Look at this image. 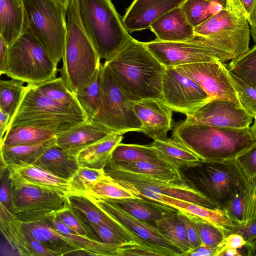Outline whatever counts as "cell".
Masks as SVG:
<instances>
[{
	"mask_svg": "<svg viewBox=\"0 0 256 256\" xmlns=\"http://www.w3.org/2000/svg\"><path fill=\"white\" fill-rule=\"evenodd\" d=\"M104 64L128 100H162L166 68L149 51L144 42L132 38L118 54Z\"/></svg>",
	"mask_w": 256,
	"mask_h": 256,
	"instance_id": "1",
	"label": "cell"
},
{
	"mask_svg": "<svg viewBox=\"0 0 256 256\" xmlns=\"http://www.w3.org/2000/svg\"><path fill=\"white\" fill-rule=\"evenodd\" d=\"M172 129V138L202 160L236 159L256 145L250 126L234 128L180 122L173 124Z\"/></svg>",
	"mask_w": 256,
	"mask_h": 256,
	"instance_id": "2",
	"label": "cell"
},
{
	"mask_svg": "<svg viewBox=\"0 0 256 256\" xmlns=\"http://www.w3.org/2000/svg\"><path fill=\"white\" fill-rule=\"evenodd\" d=\"M66 15L67 31L59 71L68 87L76 94L90 82L102 62L82 24L77 0H69Z\"/></svg>",
	"mask_w": 256,
	"mask_h": 256,
	"instance_id": "3",
	"label": "cell"
},
{
	"mask_svg": "<svg viewBox=\"0 0 256 256\" xmlns=\"http://www.w3.org/2000/svg\"><path fill=\"white\" fill-rule=\"evenodd\" d=\"M179 170L188 184L223 209L246 178L236 159L199 160L181 165Z\"/></svg>",
	"mask_w": 256,
	"mask_h": 256,
	"instance_id": "4",
	"label": "cell"
},
{
	"mask_svg": "<svg viewBox=\"0 0 256 256\" xmlns=\"http://www.w3.org/2000/svg\"><path fill=\"white\" fill-rule=\"evenodd\" d=\"M82 26L100 60H110L132 38L111 0H77Z\"/></svg>",
	"mask_w": 256,
	"mask_h": 256,
	"instance_id": "5",
	"label": "cell"
},
{
	"mask_svg": "<svg viewBox=\"0 0 256 256\" xmlns=\"http://www.w3.org/2000/svg\"><path fill=\"white\" fill-rule=\"evenodd\" d=\"M58 70V65L32 34L26 18L22 33L9 46L3 74L38 84L56 78Z\"/></svg>",
	"mask_w": 256,
	"mask_h": 256,
	"instance_id": "6",
	"label": "cell"
},
{
	"mask_svg": "<svg viewBox=\"0 0 256 256\" xmlns=\"http://www.w3.org/2000/svg\"><path fill=\"white\" fill-rule=\"evenodd\" d=\"M85 121L88 120L84 116L42 95L27 84L24 97L10 120L8 130L15 126H32L56 135Z\"/></svg>",
	"mask_w": 256,
	"mask_h": 256,
	"instance_id": "7",
	"label": "cell"
},
{
	"mask_svg": "<svg viewBox=\"0 0 256 256\" xmlns=\"http://www.w3.org/2000/svg\"><path fill=\"white\" fill-rule=\"evenodd\" d=\"M194 33L208 39L236 58L250 48L249 24L242 8L232 0H226V8L194 28Z\"/></svg>",
	"mask_w": 256,
	"mask_h": 256,
	"instance_id": "8",
	"label": "cell"
},
{
	"mask_svg": "<svg viewBox=\"0 0 256 256\" xmlns=\"http://www.w3.org/2000/svg\"><path fill=\"white\" fill-rule=\"evenodd\" d=\"M28 26L54 63L62 59L66 10L55 0H22Z\"/></svg>",
	"mask_w": 256,
	"mask_h": 256,
	"instance_id": "9",
	"label": "cell"
},
{
	"mask_svg": "<svg viewBox=\"0 0 256 256\" xmlns=\"http://www.w3.org/2000/svg\"><path fill=\"white\" fill-rule=\"evenodd\" d=\"M144 44L166 68L214 60L224 63L236 58L232 54L218 48L208 39L196 34L186 41L166 42L156 39L144 42Z\"/></svg>",
	"mask_w": 256,
	"mask_h": 256,
	"instance_id": "10",
	"label": "cell"
},
{
	"mask_svg": "<svg viewBox=\"0 0 256 256\" xmlns=\"http://www.w3.org/2000/svg\"><path fill=\"white\" fill-rule=\"evenodd\" d=\"M10 178L11 212L20 220H38L70 206L68 196L64 193L10 176Z\"/></svg>",
	"mask_w": 256,
	"mask_h": 256,
	"instance_id": "11",
	"label": "cell"
},
{
	"mask_svg": "<svg viewBox=\"0 0 256 256\" xmlns=\"http://www.w3.org/2000/svg\"><path fill=\"white\" fill-rule=\"evenodd\" d=\"M115 133L142 132V124L104 63L101 77V100L98 112L92 120Z\"/></svg>",
	"mask_w": 256,
	"mask_h": 256,
	"instance_id": "12",
	"label": "cell"
},
{
	"mask_svg": "<svg viewBox=\"0 0 256 256\" xmlns=\"http://www.w3.org/2000/svg\"><path fill=\"white\" fill-rule=\"evenodd\" d=\"M104 170L106 176L128 190L142 188L205 207L218 208L214 202L190 186L184 180H164L130 172L105 169Z\"/></svg>",
	"mask_w": 256,
	"mask_h": 256,
	"instance_id": "13",
	"label": "cell"
},
{
	"mask_svg": "<svg viewBox=\"0 0 256 256\" xmlns=\"http://www.w3.org/2000/svg\"><path fill=\"white\" fill-rule=\"evenodd\" d=\"M174 68L196 82L206 92L209 100H227L242 107L224 63L214 60L187 64Z\"/></svg>",
	"mask_w": 256,
	"mask_h": 256,
	"instance_id": "14",
	"label": "cell"
},
{
	"mask_svg": "<svg viewBox=\"0 0 256 256\" xmlns=\"http://www.w3.org/2000/svg\"><path fill=\"white\" fill-rule=\"evenodd\" d=\"M162 96V101L172 112L186 115L209 101L206 92L196 82L174 68L166 70Z\"/></svg>",
	"mask_w": 256,
	"mask_h": 256,
	"instance_id": "15",
	"label": "cell"
},
{
	"mask_svg": "<svg viewBox=\"0 0 256 256\" xmlns=\"http://www.w3.org/2000/svg\"><path fill=\"white\" fill-rule=\"evenodd\" d=\"M183 120L186 124L244 128L250 127L253 118L242 107L230 100L215 99L208 101Z\"/></svg>",
	"mask_w": 256,
	"mask_h": 256,
	"instance_id": "16",
	"label": "cell"
},
{
	"mask_svg": "<svg viewBox=\"0 0 256 256\" xmlns=\"http://www.w3.org/2000/svg\"><path fill=\"white\" fill-rule=\"evenodd\" d=\"M132 191L138 196L170 206L179 210L198 217L218 228L224 236L234 232L238 228L229 214L223 208H209L142 188H135Z\"/></svg>",
	"mask_w": 256,
	"mask_h": 256,
	"instance_id": "17",
	"label": "cell"
},
{
	"mask_svg": "<svg viewBox=\"0 0 256 256\" xmlns=\"http://www.w3.org/2000/svg\"><path fill=\"white\" fill-rule=\"evenodd\" d=\"M128 103L142 124V132L154 140H164L172 128V111L162 100L146 98Z\"/></svg>",
	"mask_w": 256,
	"mask_h": 256,
	"instance_id": "18",
	"label": "cell"
},
{
	"mask_svg": "<svg viewBox=\"0 0 256 256\" xmlns=\"http://www.w3.org/2000/svg\"><path fill=\"white\" fill-rule=\"evenodd\" d=\"M86 196L101 209L142 240L152 244L168 249L174 252L177 256H183L182 252L166 238L156 227L134 217L104 198Z\"/></svg>",
	"mask_w": 256,
	"mask_h": 256,
	"instance_id": "19",
	"label": "cell"
},
{
	"mask_svg": "<svg viewBox=\"0 0 256 256\" xmlns=\"http://www.w3.org/2000/svg\"><path fill=\"white\" fill-rule=\"evenodd\" d=\"M0 230L9 245L22 256H58L19 226L16 218L0 204Z\"/></svg>",
	"mask_w": 256,
	"mask_h": 256,
	"instance_id": "20",
	"label": "cell"
},
{
	"mask_svg": "<svg viewBox=\"0 0 256 256\" xmlns=\"http://www.w3.org/2000/svg\"><path fill=\"white\" fill-rule=\"evenodd\" d=\"M186 0H134L122 20L130 32L149 28L156 20Z\"/></svg>",
	"mask_w": 256,
	"mask_h": 256,
	"instance_id": "21",
	"label": "cell"
},
{
	"mask_svg": "<svg viewBox=\"0 0 256 256\" xmlns=\"http://www.w3.org/2000/svg\"><path fill=\"white\" fill-rule=\"evenodd\" d=\"M68 198L70 207L80 213L90 222L110 228L127 242L149 243L110 216L85 194H70Z\"/></svg>",
	"mask_w": 256,
	"mask_h": 256,
	"instance_id": "22",
	"label": "cell"
},
{
	"mask_svg": "<svg viewBox=\"0 0 256 256\" xmlns=\"http://www.w3.org/2000/svg\"><path fill=\"white\" fill-rule=\"evenodd\" d=\"M115 133L92 121L80 122L56 135V144L78 155L83 148Z\"/></svg>",
	"mask_w": 256,
	"mask_h": 256,
	"instance_id": "23",
	"label": "cell"
},
{
	"mask_svg": "<svg viewBox=\"0 0 256 256\" xmlns=\"http://www.w3.org/2000/svg\"><path fill=\"white\" fill-rule=\"evenodd\" d=\"M162 42H176L188 40L195 36L194 28L186 18L180 6L168 11L149 28Z\"/></svg>",
	"mask_w": 256,
	"mask_h": 256,
	"instance_id": "24",
	"label": "cell"
},
{
	"mask_svg": "<svg viewBox=\"0 0 256 256\" xmlns=\"http://www.w3.org/2000/svg\"><path fill=\"white\" fill-rule=\"evenodd\" d=\"M244 176L242 188L224 208L238 228L256 222V173Z\"/></svg>",
	"mask_w": 256,
	"mask_h": 256,
	"instance_id": "25",
	"label": "cell"
},
{
	"mask_svg": "<svg viewBox=\"0 0 256 256\" xmlns=\"http://www.w3.org/2000/svg\"><path fill=\"white\" fill-rule=\"evenodd\" d=\"M134 217L156 226V222L177 214L178 210L144 197L114 199L104 198Z\"/></svg>",
	"mask_w": 256,
	"mask_h": 256,
	"instance_id": "26",
	"label": "cell"
},
{
	"mask_svg": "<svg viewBox=\"0 0 256 256\" xmlns=\"http://www.w3.org/2000/svg\"><path fill=\"white\" fill-rule=\"evenodd\" d=\"M16 220L24 231L54 252L58 256H69L72 252L80 250L68 238L42 220Z\"/></svg>",
	"mask_w": 256,
	"mask_h": 256,
	"instance_id": "27",
	"label": "cell"
},
{
	"mask_svg": "<svg viewBox=\"0 0 256 256\" xmlns=\"http://www.w3.org/2000/svg\"><path fill=\"white\" fill-rule=\"evenodd\" d=\"M6 167L12 177L55 190L68 196L76 194L68 180L59 178L34 164H20Z\"/></svg>",
	"mask_w": 256,
	"mask_h": 256,
	"instance_id": "28",
	"label": "cell"
},
{
	"mask_svg": "<svg viewBox=\"0 0 256 256\" xmlns=\"http://www.w3.org/2000/svg\"><path fill=\"white\" fill-rule=\"evenodd\" d=\"M33 164L68 180L80 166L77 154L61 148L56 144L48 148Z\"/></svg>",
	"mask_w": 256,
	"mask_h": 256,
	"instance_id": "29",
	"label": "cell"
},
{
	"mask_svg": "<svg viewBox=\"0 0 256 256\" xmlns=\"http://www.w3.org/2000/svg\"><path fill=\"white\" fill-rule=\"evenodd\" d=\"M104 169L138 174L164 180H184L178 166L163 162H118L110 160Z\"/></svg>",
	"mask_w": 256,
	"mask_h": 256,
	"instance_id": "30",
	"label": "cell"
},
{
	"mask_svg": "<svg viewBox=\"0 0 256 256\" xmlns=\"http://www.w3.org/2000/svg\"><path fill=\"white\" fill-rule=\"evenodd\" d=\"M25 20L22 0H0V38L8 46L22 34Z\"/></svg>",
	"mask_w": 256,
	"mask_h": 256,
	"instance_id": "31",
	"label": "cell"
},
{
	"mask_svg": "<svg viewBox=\"0 0 256 256\" xmlns=\"http://www.w3.org/2000/svg\"><path fill=\"white\" fill-rule=\"evenodd\" d=\"M39 220L44 221L48 225L58 230L80 249L86 252L88 256H118L120 246L108 244L78 234L54 218L52 214Z\"/></svg>",
	"mask_w": 256,
	"mask_h": 256,
	"instance_id": "32",
	"label": "cell"
},
{
	"mask_svg": "<svg viewBox=\"0 0 256 256\" xmlns=\"http://www.w3.org/2000/svg\"><path fill=\"white\" fill-rule=\"evenodd\" d=\"M123 139V134L113 133L80 150L78 159L82 166L104 169L115 148Z\"/></svg>",
	"mask_w": 256,
	"mask_h": 256,
	"instance_id": "33",
	"label": "cell"
},
{
	"mask_svg": "<svg viewBox=\"0 0 256 256\" xmlns=\"http://www.w3.org/2000/svg\"><path fill=\"white\" fill-rule=\"evenodd\" d=\"M56 144V137L42 142L28 145L6 146L0 144V164H33L50 146Z\"/></svg>",
	"mask_w": 256,
	"mask_h": 256,
	"instance_id": "34",
	"label": "cell"
},
{
	"mask_svg": "<svg viewBox=\"0 0 256 256\" xmlns=\"http://www.w3.org/2000/svg\"><path fill=\"white\" fill-rule=\"evenodd\" d=\"M30 84L38 93L85 116L75 94L61 76L40 84Z\"/></svg>",
	"mask_w": 256,
	"mask_h": 256,
	"instance_id": "35",
	"label": "cell"
},
{
	"mask_svg": "<svg viewBox=\"0 0 256 256\" xmlns=\"http://www.w3.org/2000/svg\"><path fill=\"white\" fill-rule=\"evenodd\" d=\"M110 160L130 162H163L174 164L150 144L140 145L120 143L114 150Z\"/></svg>",
	"mask_w": 256,
	"mask_h": 256,
	"instance_id": "36",
	"label": "cell"
},
{
	"mask_svg": "<svg viewBox=\"0 0 256 256\" xmlns=\"http://www.w3.org/2000/svg\"><path fill=\"white\" fill-rule=\"evenodd\" d=\"M54 137V134L38 128L28 126H15L6 130L0 144H33Z\"/></svg>",
	"mask_w": 256,
	"mask_h": 256,
	"instance_id": "37",
	"label": "cell"
},
{
	"mask_svg": "<svg viewBox=\"0 0 256 256\" xmlns=\"http://www.w3.org/2000/svg\"><path fill=\"white\" fill-rule=\"evenodd\" d=\"M102 66V63L90 82L82 90L74 94L88 121H92L100 109Z\"/></svg>",
	"mask_w": 256,
	"mask_h": 256,
	"instance_id": "38",
	"label": "cell"
},
{
	"mask_svg": "<svg viewBox=\"0 0 256 256\" xmlns=\"http://www.w3.org/2000/svg\"><path fill=\"white\" fill-rule=\"evenodd\" d=\"M150 144L178 168L181 165L200 160L192 151L172 138L164 140H154Z\"/></svg>",
	"mask_w": 256,
	"mask_h": 256,
	"instance_id": "39",
	"label": "cell"
},
{
	"mask_svg": "<svg viewBox=\"0 0 256 256\" xmlns=\"http://www.w3.org/2000/svg\"><path fill=\"white\" fill-rule=\"evenodd\" d=\"M24 82L11 78L0 80V110L8 114L10 118L18 109L26 92Z\"/></svg>",
	"mask_w": 256,
	"mask_h": 256,
	"instance_id": "40",
	"label": "cell"
},
{
	"mask_svg": "<svg viewBox=\"0 0 256 256\" xmlns=\"http://www.w3.org/2000/svg\"><path fill=\"white\" fill-rule=\"evenodd\" d=\"M180 7L194 28L226 8L219 3L207 0H186Z\"/></svg>",
	"mask_w": 256,
	"mask_h": 256,
	"instance_id": "41",
	"label": "cell"
},
{
	"mask_svg": "<svg viewBox=\"0 0 256 256\" xmlns=\"http://www.w3.org/2000/svg\"><path fill=\"white\" fill-rule=\"evenodd\" d=\"M156 226L166 238L182 252L183 256L190 249L185 226L178 214L157 220Z\"/></svg>",
	"mask_w": 256,
	"mask_h": 256,
	"instance_id": "42",
	"label": "cell"
},
{
	"mask_svg": "<svg viewBox=\"0 0 256 256\" xmlns=\"http://www.w3.org/2000/svg\"><path fill=\"white\" fill-rule=\"evenodd\" d=\"M224 64L230 72L256 88V44L241 56Z\"/></svg>",
	"mask_w": 256,
	"mask_h": 256,
	"instance_id": "43",
	"label": "cell"
},
{
	"mask_svg": "<svg viewBox=\"0 0 256 256\" xmlns=\"http://www.w3.org/2000/svg\"><path fill=\"white\" fill-rule=\"evenodd\" d=\"M86 196L120 199L140 197L108 176L91 186L84 194Z\"/></svg>",
	"mask_w": 256,
	"mask_h": 256,
	"instance_id": "44",
	"label": "cell"
},
{
	"mask_svg": "<svg viewBox=\"0 0 256 256\" xmlns=\"http://www.w3.org/2000/svg\"><path fill=\"white\" fill-rule=\"evenodd\" d=\"M106 176L104 169L80 166L69 182L76 194H84L91 186Z\"/></svg>",
	"mask_w": 256,
	"mask_h": 256,
	"instance_id": "45",
	"label": "cell"
},
{
	"mask_svg": "<svg viewBox=\"0 0 256 256\" xmlns=\"http://www.w3.org/2000/svg\"><path fill=\"white\" fill-rule=\"evenodd\" d=\"M228 74L241 106L253 118L256 119V88L250 86L229 71Z\"/></svg>",
	"mask_w": 256,
	"mask_h": 256,
	"instance_id": "46",
	"label": "cell"
},
{
	"mask_svg": "<svg viewBox=\"0 0 256 256\" xmlns=\"http://www.w3.org/2000/svg\"><path fill=\"white\" fill-rule=\"evenodd\" d=\"M188 215L196 228L202 243L217 248L225 236L223 233L206 221L196 216Z\"/></svg>",
	"mask_w": 256,
	"mask_h": 256,
	"instance_id": "47",
	"label": "cell"
},
{
	"mask_svg": "<svg viewBox=\"0 0 256 256\" xmlns=\"http://www.w3.org/2000/svg\"><path fill=\"white\" fill-rule=\"evenodd\" d=\"M52 215L78 234L86 236V230L82 222L70 206L60 210Z\"/></svg>",
	"mask_w": 256,
	"mask_h": 256,
	"instance_id": "48",
	"label": "cell"
},
{
	"mask_svg": "<svg viewBox=\"0 0 256 256\" xmlns=\"http://www.w3.org/2000/svg\"><path fill=\"white\" fill-rule=\"evenodd\" d=\"M0 204L11 212L12 209V196L11 179L7 167L0 165Z\"/></svg>",
	"mask_w": 256,
	"mask_h": 256,
	"instance_id": "49",
	"label": "cell"
},
{
	"mask_svg": "<svg viewBox=\"0 0 256 256\" xmlns=\"http://www.w3.org/2000/svg\"><path fill=\"white\" fill-rule=\"evenodd\" d=\"M177 214L178 218L183 222L185 226L190 249H193L200 246L202 244V242L196 228L188 214L179 210H178Z\"/></svg>",
	"mask_w": 256,
	"mask_h": 256,
	"instance_id": "50",
	"label": "cell"
},
{
	"mask_svg": "<svg viewBox=\"0 0 256 256\" xmlns=\"http://www.w3.org/2000/svg\"><path fill=\"white\" fill-rule=\"evenodd\" d=\"M236 160L245 174L252 175L256 173V145L238 156Z\"/></svg>",
	"mask_w": 256,
	"mask_h": 256,
	"instance_id": "51",
	"label": "cell"
},
{
	"mask_svg": "<svg viewBox=\"0 0 256 256\" xmlns=\"http://www.w3.org/2000/svg\"><path fill=\"white\" fill-rule=\"evenodd\" d=\"M247 241L240 234L232 232L225 236L217 247L216 256H220L224 250L229 248L240 249L244 246Z\"/></svg>",
	"mask_w": 256,
	"mask_h": 256,
	"instance_id": "52",
	"label": "cell"
},
{
	"mask_svg": "<svg viewBox=\"0 0 256 256\" xmlns=\"http://www.w3.org/2000/svg\"><path fill=\"white\" fill-rule=\"evenodd\" d=\"M242 8L248 20L250 34L254 38L256 34V0H234Z\"/></svg>",
	"mask_w": 256,
	"mask_h": 256,
	"instance_id": "53",
	"label": "cell"
},
{
	"mask_svg": "<svg viewBox=\"0 0 256 256\" xmlns=\"http://www.w3.org/2000/svg\"><path fill=\"white\" fill-rule=\"evenodd\" d=\"M217 248L202 244L200 246L190 249L184 256H216Z\"/></svg>",
	"mask_w": 256,
	"mask_h": 256,
	"instance_id": "54",
	"label": "cell"
},
{
	"mask_svg": "<svg viewBox=\"0 0 256 256\" xmlns=\"http://www.w3.org/2000/svg\"><path fill=\"white\" fill-rule=\"evenodd\" d=\"M234 232L240 234L246 241L256 238V222L236 228Z\"/></svg>",
	"mask_w": 256,
	"mask_h": 256,
	"instance_id": "55",
	"label": "cell"
},
{
	"mask_svg": "<svg viewBox=\"0 0 256 256\" xmlns=\"http://www.w3.org/2000/svg\"><path fill=\"white\" fill-rule=\"evenodd\" d=\"M9 46L0 38V74H3L8 54Z\"/></svg>",
	"mask_w": 256,
	"mask_h": 256,
	"instance_id": "56",
	"label": "cell"
},
{
	"mask_svg": "<svg viewBox=\"0 0 256 256\" xmlns=\"http://www.w3.org/2000/svg\"><path fill=\"white\" fill-rule=\"evenodd\" d=\"M10 120V116L6 112L0 110V142L3 139L8 130Z\"/></svg>",
	"mask_w": 256,
	"mask_h": 256,
	"instance_id": "57",
	"label": "cell"
},
{
	"mask_svg": "<svg viewBox=\"0 0 256 256\" xmlns=\"http://www.w3.org/2000/svg\"><path fill=\"white\" fill-rule=\"evenodd\" d=\"M244 246L247 249L246 255L256 256V238L247 241Z\"/></svg>",
	"mask_w": 256,
	"mask_h": 256,
	"instance_id": "58",
	"label": "cell"
},
{
	"mask_svg": "<svg viewBox=\"0 0 256 256\" xmlns=\"http://www.w3.org/2000/svg\"><path fill=\"white\" fill-rule=\"evenodd\" d=\"M240 252L238 248H229L222 252L220 256H240Z\"/></svg>",
	"mask_w": 256,
	"mask_h": 256,
	"instance_id": "59",
	"label": "cell"
},
{
	"mask_svg": "<svg viewBox=\"0 0 256 256\" xmlns=\"http://www.w3.org/2000/svg\"><path fill=\"white\" fill-rule=\"evenodd\" d=\"M60 4L66 10L68 6L69 0H55Z\"/></svg>",
	"mask_w": 256,
	"mask_h": 256,
	"instance_id": "60",
	"label": "cell"
},
{
	"mask_svg": "<svg viewBox=\"0 0 256 256\" xmlns=\"http://www.w3.org/2000/svg\"><path fill=\"white\" fill-rule=\"evenodd\" d=\"M212 2H216L222 4L224 8L226 6V0H207Z\"/></svg>",
	"mask_w": 256,
	"mask_h": 256,
	"instance_id": "61",
	"label": "cell"
},
{
	"mask_svg": "<svg viewBox=\"0 0 256 256\" xmlns=\"http://www.w3.org/2000/svg\"><path fill=\"white\" fill-rule=\"evenodd\" d=\"M251 128L255 137L256 138V119H254V124L251 126Z\"/></svg>",
	"mask_w": 256,
	"mask_h": 256,
	"instance_id": "62",
	"label": "cell"
},
{
	"mask_svg": "<svg viewBox=\"0 0 256 256\" xmlns=\"http://www.w3.org/2000/svg\"><path fill=\"white\" fill-rule=\"evenodd\" d=\"M253 40L254 42L256 44V34L254 38H253Z\"/></svg>",
	"mask_w": 256,
	"mask_h": 256,
	"instance_id": "63",
	"label": "cell"
}]
</instances>
